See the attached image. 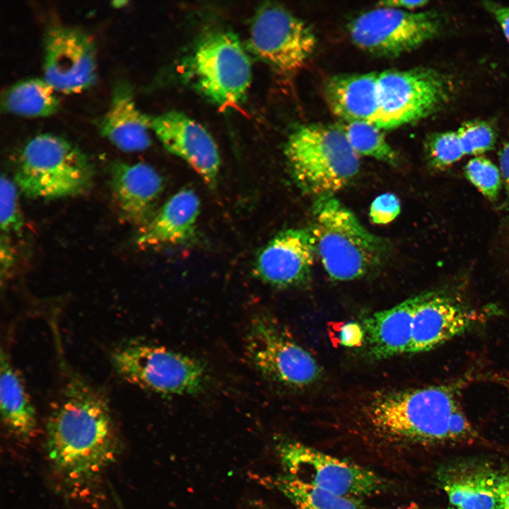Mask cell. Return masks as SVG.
I'll use <instances>...</instances> for the list:
<instances>
[{"mask_svg": "<svg viewBox=\"0 0 509 509\" xmlns=\"http://www.w3.org/2000/svg\"><path fill=\"white\" fill-rule=\"evenodd\" d=\"M497 493L501 509H509V474L497 478Z\"/></svg>", "mask_w": 509, "mask_h": 509, "instance_id": "cell-37", "label": "cell"}, {"mask_svg": "<svg viewBox=\"0 0 509 509\" xmlns=\"http://www.w3.org/2000/svg\"><path fill=\"white\" fill-rule=\"evenodd\" d=\"M324 96L332 112L343 122L374 124L379 109L378 74L333 76L325 83Z\"/></svg>", "mask_w": 509, "mask_h": 509, "instance_id": "cell-20", "label": "cell"}, {"mask_svg": "<svg viewBox=\"0 0 509 509\" xmlns=\"http://www.w3.org/2000/svg\"><path fill=\"white\" fill-rule=\"evenodd\" d=\"M190 70L199 90L222 108L238 105L252 80L247 54L238 37L226 30L211 31L199 41Z\"/></svg>", "mask_w": 509, "mask_h": 509, "instance_id": "cell-7", "label": "cell"}, {"mask_svg": "<svg viewBox=\"0 0 509 509\" xmlns=\"http://www.w3.org/2000/svg\"><path fill=\"white\" fill-rule=\"evenodd\" d=\"M444 489L458 509H501L497 478L486 471L456 475L445 481Z\"/></svg>", "mask_w": 509, "mask_h": 509, "instance_id": "cell-24", "label": "cell"}, {"mask_svg": "<svg viewBox=\"0 0 509 509\" xmlns=\"http://www.w3.org/2000/svg\"><path fill=\"white\" fill-rule=\"evenodd\" d=\"M400 213V202L393 194L385 193L378 196L373 201L370 209V217L376 224H387L396 218Z\"/></svg>", "mask_w": 509, "mask_h": 509, "instance_id": "cell-31", "label": "cell"}, {"mask_svg": "<svg viewBox=\"0 0 509 509\" xmlns=\"http://www.w3.org/2000/svg\"><path fill=\"white\" fill-rule=\"evenodd\" d=\"M464 155L478 156L494 146L496 134L493 128L482 121H470L456 130Z\"/></svg>", "mask_w": 509, "mask_h": 509, "instance_id": "cell-30", "label": "cell"}, {"mask_svg": "<svg viewBox=\"0 0 509 509\" xmlns=\"http://www.w3.org/2000/svg\"><path fill=\"white\" fill-rule=\"evenodd\" d=\"M464 381L381 392L365 407L371 427L394 440L435 444L474 441L477 433L460 404Z\"/></svg>", "mask_w": 509, "mask_h": 509, "instance_id": "cell-2", "label": "cell"}, {"mask_svg": "<svg viewBox=\"0 0 509 509\" xmlns=\"http://www.w3.org/2000/svg\"><path fill=\"white\" fill-rule=\"evenodd\" d=\"M440 22L435 13L378 6L362 13L348 26L353 43L380 57H397L437 36Z\"/></svg>", "mask_w": 509, "mask_h": 509, "instance_id": "cell-10", "label": "cell"}, {"mask_svg": "<svg viewBox=\"0 0 509 509\" xmlns=\"http://www.w3.org/2000/svg\"><path fill=\"white\" fill-rule=\"evenodd\" d=\"M278 452L286 474L338 494L358 498L385 486L373 472L299 442L281 441Z\"/></svg>", "mask_w": 509, "mask_h": 509, "instance_id": "cell-12", "label": "cell"}, {"mask_svg": "<svg viewBox=\"0 0 509 509\" xmlns=\"http://www.w3.org/2000/svg\"><path fill=\"white\" fill-rule=\"evenodd\" d=\"M111 357L122 379L159 394H197L207 384L201 362L164 346L134 342L117 348Z\"/></svg>", "mask_w": 509, "mask_h": 509, "instance_id": "cell-6", "label": "cell"}, {"mask_svg": "<svg viewBox=\"0 0 509 509\" xmlns=\"http://www.w3.org/2000/svg\"><path fill=\"white\" fill-rule=\"evenodd\" d=\"M316 253L311 228L283 230L261 250L255 262V275L278 288L303 286L310 281Z\"/></svg>", "mask_w": 509, "mask_h": 509, "instance_id": "cell-16", "label": "cell"}, {"mask_svg": "<svg viewBox=\"0 0 509 509\" xmlns=\"http://www.w3.org/2000/svg\"><path fill=\"white\" fill-rule=\"evenodd\" d=\"M428 291L411 296L396 305L373 313L362 322L369 356L382 360L407 354L413 318Z\"/></svg>", "mask_w": 509, "mask_h": 509, "instance_id": "cell-18", "label": "cell"}, {"mask_svg": "<svg viewBox=\"0 0 509 509\" xmlns=\"http://www.w3.org/2000/svg\"><path fill=\"white\" fill-rule=\"evenodd\" d=\"M199 207V199L192 189L179 191L142 227L138 245L154 247L187 241L194 231Z\"/></svg>", "mask_w": 509, "mask_h": 509, "instance_id": "cell-21", "label": "cell"}, {"mask_svg": "<svg viewBox=\"0 0 509 509\" xmlns=\"http://www.w3.org/2000/svg\"><path fill=\"white\" fill-rule=\"evenodd\" d=\"M354 152L394 165L398 161L396 151L386 140L380 129L367 122H343L338 127Z\"/></svg>", "mask_w": 509, "mask_h": 509, "instance_id": "cell-26", "label": "cell"}, {"mask_svg": "<svg viewBox=\"0 0 509 509\" xmlns=\"http://www.w3.org/2000/svg\"><path fill=\"white\" fill-rule=\"evenodd\" d=\"M99 130L101 135L124 152H138L151 145L150 116L136 106L130 85H115L111 103L103 117Z\"/></svg>", "mask_w": 509, "mask_h": 509, "instance_id": "cell-19", "label": "cell"}, {"mask_svg": "<svg viewBox=\"0 0 509 509\" xmlns=\"http://www.w3.org/2000/svg\"><path fill=\"white\" fill-rule=\"evenodd\" d=\"M46 451L65 481L81 486L112 464L119 449L106 399L79 377L70 378L46 425Z\"/></svg>", "mask_w": 509, "mask_h": 509, "instance_id": "cell-1", "label": "cell"}, {"mask_svg": "<svg viewBox=\"0 0 509 509\" xmlns=\"http://www.w3.org/2000/svg\"><path fill=\"white\" fill-rule=\"evenodd\" d=\"M0 248L1 274L4 272L7 274L15 261V252L9 240L6 235L2 236L1 238Z\"/></svg>", "mask_w": 509, "mask_h": 509, "instance_id": "cell-34", "label": "cell"}, {"mask_svg": "<svg viewBox=\"0 0 509 509\" xmlns=\"http://www.w3.org/2000/svg\"><path fill=\"white\" fill-rule=\"evenodd\" d=\"M339 339L340 344L346 347L361 346L365 342V332L362 324L354 322L345 323L340 327Z\"/></svg>", "mask_w": 509, "mask_h": 509, "instance_id": "cell-32", "label": "cell"}, {"mask_svg": "<svg viewBox=\"0 0 509 509\" xmlns=\"http://www.w3.org/2000/svg\"><path fill=\"white\" fill-rule=\"evenodd\" d=\"M57 93L43 78L21 80L6 90L2 107L8 112L23 117H47L59 108Z\"/></svg>", "mask_w": 509, "mask_h": 509, "instance_id": "cell-23", "label": "cell"}, {"mask_svg": "<svg viewBox=\"0 0 509 509\" xmlns=\"http://www.w3.org/2000/svg\"><path fill=\"white\" fill-rule=\"evenodd\" d=\"M486 317L447 293L428 291L414 313L407 354L436 349L469 331Z\"/></svg>", "mask_w": 509, "mask_h": 509, "instance_id": "cell-15", "label": "cell"}, {"mask_svg": "<svg viewBox=\"0 0 509 509\" xmlns=\"http://www.w3.org/2000/svg\"><path fill=\"white\" fill-rule=\"evenodd\" d=\"M428 3V1L426 0H392L380 1L378 3V6L392 7L407 11H414L419 8L424 6Z\"/></svg>", "mask_w": 509, "mask_h": 509, "instance_id": "cell-35", "label": "cell"}, {"mask_svg": "<svg viewBox=\"0 0 509 509\" xmlns=\"http://www.w3.org/2000/svg\"><path fill=\"white\" fill-rule=\"evenodd\" d=\"M96 49L84 31L54 25L44 41L43 79L57 92L71 94L89 88L96 80Z\"/></svg>", "mask_w": 509, "mask_h": 509, "instance_id": "cell-13", "label": "cell"}, {"mask_svg": "<svg viewBox=\"0 0 509 509\" xmlns=\"http://www.w3.org/2000/svg\"><path fill=\"white\" fill-rule=\"evenodd\" d=\"M277 485L296 509H368L357 498L325 490L288 474L280 476Z\"/></svg>", "mask_w": 509, "mask_h": 509, "instance_id": "cell-25", "label": "cell"}, {"mask_svg": "<svg viewBox=\"0 0 509 509\" xmlns=\"http://www.w3.org/2000/svg\"><path fill=\"white\" fill-rule=\"evenodd\" d=\"M111 187L119 208L130 223L144 227L156 213L163 178L150 165L115 161L110 168Z\"/></svg>", "mask_w": 509, "mask_h": 509, "instance_id": "cell-17", "label": "cell"}, {"mask_svg": "<svg viewBox=\"0 0 509 509\" xmlns=\"http://www.w3.org/2000/svg\"><path fill=\"white\" fill-rule=\"evenodd\" d=\"M284 153L298 186L317 198L334 195L360 168L359 156L338 127L300 126L288 136Z\"/></svg>", "mask_w": 509, "mask_h": 509, "instance_id": "cell-5", "label": "cell"}, {"mask_svg": "<svg viewBox=\"0 0 509 509\" xmlns=\"http://www.w3.org/2000/svg\"><path fill=\"white\" fill-rule=\"evenodd\" d=\"M467 179L489 201H495L502 187V175L489 159L476 156L464 168Z\"/></svg>", "mask_w": 509, "mask_h": 509, "instance_id": "cell-28", "label": "cell"}, {"mask_svg": "<svg viewBox=\"0 0 509 509\" xmlns=\"http://www.w3.org/2000/svg\"><path fill=\"white\" fill-rule=\"evenodd\" d=\"M447 509H458V508H447Z\"/></svg>", "mask_w": 509, "mask_h": 509, "instance_id": "cell-38", "label": "cell"}, {"mask_svg": "<svg viewBox=\"0 0 509 509\" xmlns=\"http://www.w3.org/2000/svg\"><path fill=\"white\" fill-rule=\"evenodd\" d=\"M425 146L428 163L437 170L446 169L465 156L457 131L434 134Z\"/></svg>", "mask_w": 509, "mask_h": 509, "instance_id": "cell-27", "label": "cell"}, {"mask_svg": "<svg viewBox=\"0 0 509 509\" xmlns=\"http://www.w3.org/2000/svg\"><path fill=\"white\" fill-rule=\"evenodd\" d=\"M313 221L316 252L334 281L363 277L381 266L388 255L385 240L367 230L334 195L318 197Z\"/></svg>", "mask_w": 509, "mask_h": 509, "instance_id": "cell-3", "label": "cell"}, {"mask_svg": "<svg viewBox=\"0 0 509 509\" xmlns=\"http://www.w3.org/2000/svg\"><path fill=\"white\" fill-rule=\"evenodd\" d=\"M499 163L509 203V142L504 145L500 152Z\"/></svg>", "mask_w": 509, "mask_h": 509, "instance_id": "cell-36", "label": "cell"}, {"mask_svg": "<svg viewBox=\"0 0 509 509\" xmlns=\"http://www.w3.org/2000/svg\"><path fill=\"white\" fill-rule=\"evenodd\" d=\"M0 409L7 430L18 438L28 440L35 435L36 411L23 380L2 351L0 372Z\"/></svg>", "mask_w": 509, "mask_h": 509, "instance_id": "cell-22", "label": "cell"}, {"mask_svg": "<svg viewBox=\"0 0 509 509\" xmlns=\"http://www.w3.org/2000/svg\"><path fill=\"white\" fill-rule=\"evenodd\" d=\"M150 127L169 153L184 160L210 187L216 186L221 164L219 152L204 127L177 111L150 117Z\"/></svg>", "mask_w": 509, "mask_h": 509, "instance_id": "cell-14", "label": "cell"}, {"mask_svg": "<svg viewBox=\"0 0 509 509\" xmlns=\"http://www.w3.org/2000/svg\"><path fill=\"white\" fill-rule=\"evenodd\" d=\"M18 187L6 175L0 180V222L2 232L17 233L22 229L23 221L19 207Z\"/></svg>", "mask_w": 509, "mask_h": 509, "instance_id": "cell-29", "label": "cell"}, {"mask_svg": "<svg viewBox=\"0 0 509 509\" xmlns=\"http://www.w3.org/2000/svg\"><path fill=\"white\" fill-rule=\"evenodd\" d=\"M379 109L373 124L393 129L434 112L449 94L445 78L426 68L386 70L378 74Z\"/></svg>", "mask_w": 509, "mask_h": 509, "instance_id": "cell-8", "label": "cell"}, {"mask_svg": "<svg viewBox=\"0 0 509 509\" xmlns=\"http://www.w3.org/2000/svg\"><path fill=\"white\" fill-rule=\"evenodd\" d=\"M94 173L93 164L80 148L63 137L44 133L23 146L14 182L27 197L51 199L86 192Z\"/></svg>", "mask_w": 509, "mask_h": 509, "instance_id": "cell-4", "label": "cell"}, {"mask_svg": "<svg viewBox=\"0 0 509 509\" xmlns=\"http://www.w3.org/2000/svg\"><path fill=\"white\" fill-rule=\"evenodd\" d=\"M484 6L497 21L509 41V6L489 1L484 2Z\"/></svg>", "mask_w": 509, "mask_h": 509, "instance_id": "cell-33", "label": "cell"}, {"mask_svg": "<svg viewBox=\"0 0 509 509\" xmlns=\"http://www.w3.org/2000/svg\"><path fill=\"white\" fill-rule=\"evenodd\" d=\"M250 42L255 54L283 74L299 71L313 53L317 39L304 21L286 8L266 4L256 12Z\"/></svg>", "mask_w": 509, "mask_h": 509, "instance_id": "cell-11", "label": "cell"}, {"mask_svg": "<svg viewBox=\"0 0 509 509\" xmlns=\"http://www.w3.org/2000/svg\"><path fill=\"white\" fill-rule=\"evenodd\" d=\"M245 345L254 366L271 381L304 387L321 376V367L312 355L266 313L257 314L251 320Z\"/></svg>", "mask_w": 509, "mask_h": 509, "instance_id": "cell-9", "label": "cell"}]
</instances>
